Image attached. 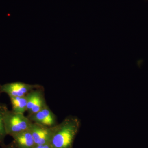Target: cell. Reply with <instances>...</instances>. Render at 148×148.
Segmentation results:
<instances>
[{
    "instance_id": "1",
    "label": "cell",
    "mask_w": 148,
    "mask_h": 148,
    "mask_svg": "<svg viewBox=\"0 0 148 148\" xmlns=\"http://www.w3.org/2000/svg\"><path fill=\"white\" fill-rule=\"evenodd\" d=\"M80 124L77 117L71 116L57 124L49 143L51 148H73Z\"/></svg>"
},
{
    "instance_id": "2",
    "label": "cell",
    "mask_w": 148,
    "mask_h": 148,
    "mask_svg": "<svg viewBox=\"0 0 148 148\" xmlns=\"http://www.w3.org/2000/svg\"><path fill=\"white\" fill-rule=\"evenodd\" d=\"M3 121L7 134L11 136L28 130L32 123L24 114L15 112L8 109L4 114Z\"/></svg>"
},
{
    "instance_id": "3",
    "label": "cell",
    "mask_w": 148,
    "mask_h": 148,
    "mask_svg": "<svg viewBox=\"0 0 148 148\" xmlns=\"http://www.w3.org/2000/svg\"><path fill=\"white\" fill-rule=\"evenodd\" d=\"M42 86L38 84H30L24 83L13 82L1 85V93L7 94L9 97H21L27 95L34 89Z\"/></svg>"
},
{
    "instance_id": "4",
    "label": "cell",
    "mask_w": 148,
    "mask_h": 148,
    "mask_svg": "<svg viewBox=\"0 0 148 148\" xmlns=\"http://www.w3.org/2000/svg\"><path fill=\"white\" fill-rule=\"evenodd\" d=\"M56 126L47 127L32 122L29 130L32 133L35 145L49 144L55 130Z\"/></svg>"
},
{
    "instance_id": "5",
    "label": "cell",
    "mask_w": 148,
    "mask_h": 148,
    "mask_svg": "<svg viewBox=\"0 0 148 148\" xmlns=\"http://www.w3.org/2000/svg\"><path fill=\"white\" fill-rule=\"evenodd\" d=\"M27 112L29 115L36 113L47 106L42 87L34 89L27 95Z\"/></svg>"
},
{
    "instance_id": "6",
    "label": "cell",
    "mask_w": 148,
    "mask_h": 148,
    "mask_svg": "<svg viewBox=\"0 0 148 148\" xmlns=\"http://www.w3.org/2000/svg\"><path fill=\"white\" fill-rule=\"evenodd\" d=\"M28 117L32 122L47 127H54L58 124L56 116L47 105L38 112L28 115Z\"/></svg>"
},
{
    "instance_id": "7",
    "label": "cell",
    "mask_w": 148,
    "mask_h": 148,
    "mask_svg": "<svg viewBox=\"0 0 148 148\" xmlns=\"http://www.w3.org/2000/svg\"><path fill=\"white\" fill-rule=\"evenodd\" d=\"M17 148H33L36 145L30 130H26L12 136Z\"/></svg>"
},
{
    "instance_id": "8",
    "label": "cell",
    "mask_w": 148,
    "mask_h": 148,
    "mask_svg": "<svg viewBox=\"0 0 148 148\" xmlns=\"http://www.w3.org/2000/svg\"><path fill=\"white\" fill-rule=\"evenodd\" d=\"M10 98L12 111L22 114L27 112V100L26 95L21 97H10Z\"/></svg>"
},
{
    "instance_id": "9",
    "label": "cell",
    "mask_w": 148,
    "mask_h": 148,
    "mask_svg": "<svg viewBox=\"0 0 148 148\" xmlns=\"http://www.w3.org/2000/svg\"><path fill=\"white\" fill-rule=\"evenodd\" d=\"M8 109L6 105L0 103V145L2 146L3 145L5 138L7 135L4 123L3 116L5 112Z\"/></svg>"
},
{
    "instance_id": "10",
    "label": "cell",
    "mask_w": 148,
    "mask_h": 148,
    "mask_svg": "<svg viewBox=\"0 0 148 148\" xmlns=\"http://www.w3.org/2000/svg\"><path fill=\"white\" fill-rule=\"evenodd\" d=\"M33 148H51L50 144L42 145H36Z\"/></svg>"
},
{
    "instance_id": "11",
    "label": "cell",
    "mask_w": 148,
    "mask_h": 148,
    "mask_svg": "<svg viewBox=\"0 0 148 148\" xmlns=\"http://www.w3.org/2000/svg\"><path fill=\"white\" fill-rule=\"evenodd\" d=\"M2 148H17L16 147V146L14 145V143L13 141L10 143V144H8V145H3L2 146Z\"/></svg>"
},
{
    "instance_id": "12",
    "label": "cell",
    "mask_w": 148,
    "mask_h": 148,
    "mask_svg": "<svg viewBox=\"0 0 148 148\" xmlns=\"http://www.w3.org/2000/svg\"><path fill=\"white\" fill-rule=\"evenodd\" d=\"M1 84H0V87H1ZM1 90H0V94H1Z\"/></svg>"
}]
</instances>
